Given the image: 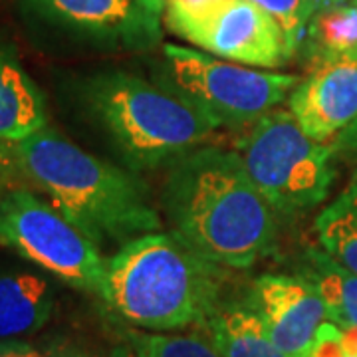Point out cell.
<instances>
[{"label":"cell","mask_w":357,"mask_h":357,"mask_svg":"<svg viewBox=\"0 0 357 357\" xmlns=\"http://www.w3.org/2000/svg\"><path fill=\"white\" fill-rule=\"evenodd\" d=\"M163 208L173 232L218 266L250 268L274 248L276 208L236 151L203 145L175 159Z\"/></svg>","instance_id":"cell-1"},{"label":"cell","mask_w":357,"mask_h":357,"mask_svg":"<svg viewBox=\"0 0 357 357\" xmlns=\"http://www.w3.org/2000/svg\"><path fill=\"white\" fill-rule=\"evenodd\" d=\"M18 173L50 197L102 248L161 230V218L135 171L84 151L50 126L14 143Z\"/></svg>","instance_id":"cell-2"},{"label":"cell","mask_w":357,"mask_h":357,"mask_svg":"<svg viewBox=\"0 0 357 357\" xmlns=\"http://www.w3.org/2000/svg\"><path fill=\"white\" fill-rule=\"evenodd\" d=\"M225 270L175 232H149L105 262L98 296L115 316L151 332L201 326L222 304Z\"/></svg>","instance_id":"cell-3"},{"label":"cell","mask_w":357,"mask_h":357,"mask_svg":"<svg viewBox=\"0 0 357 357\" xmlns=\"http://www.w3.org/2000/svg\"><path fill=\"white\" fill-rule=\"evenodd\" d=\"M84 103L129 171H151L203 147L217 128L175 88L128 72H105L84 84Z\"/></svg>","instance_id":"cell-4"},{"label":"cell","mask_w":357,"mask_h":357,"mask_svg":"<svg viewBox=\"0 0 357 357\" xmlns=\"http://www.w3.org/2000/svg\"><path fill=\"white\" fill-rule=\"evenodd\" d=\"M234 151L258 191L280 213L324 203L335 178L332 143L310 137L284 107L252 123Z\"/></svg>","instance_id":"cell-5"},{"label":"cell","mask_w":357,"mask_h":357,"mask_svg":"<svg viewBox=\"0 0 357 357\" xmlns=\"http://www.w3.org/2000/svg\"><path fill=\"white\" fill-rule=\"evenodd\" d=\"M163 52L173 88L217 129L250 128L302 82L292 74L236 64L177 44H167Z\"/></svg>","instance_id":"cell-6"},{"label":"cell","mask_w":357,"mask_h":357,"mask_svg":"<svg viewBox=\"0 0 357 357\" xmlns=\"http://www.w3.org/2000/svg\"><path fill=\"white\" fill-rule=\"evenodd\" d=\"M0 244L72 288L100 292L107 262L100 246L24 187L0 191Z\"/></svg>","instance_id":"cell-7"},{"label":"cell","mask_w":357,"mask_h":357,"mask_svg":"<svg viewBox=\"0 0 357 357\" xmlns=\"http://www.w3.org/2000/svg\"><path fill=\"white\" fill-rule=\"evenodd\" d=\"M167 26L206 54L250 68H282L294 56L282 26L252 0H222L203 14L167 20Z\"/></svg>","instance_id":"cell-8"},{"label":"cell","mask_w":357,"mask_h":357,"mask_svg":"<svg viewBox=\"0 0 357 357\" xmlns=\"http://www.w3.org/2000/svg\"><path fill=\"white\" fill-rule=\"evenodd\" d=\"M246 302L286 357L310 356L319 328L328 321L318 288L302 274H264L255 280Z\"/></svg>","instance_id":"cell-9"},{"label":"cell","mask_w":357,"mask_h":357,"mask_svg":"<svg viewBox=\"0 0 357 357\" xmlns=\"http://www.w3.org/2000/svg\"><path fill=\"white\" fill-rule=\"evenodd\" d=\"M26 13L84 38L149 44L159 38V16L137 0H20Z\"/></svg>","instance_id":"cell-10"},{"label":"cell","mask_w":357,"mask_h":357,"mask_svg":"<svg viewBox=\"0 0 357 357\" xmlns=\"http://www.w3.org/2000/svg\"><path fill=\"white\" fill-rule=\"evenodd\" d=\"M288 109L314 139L330 143L357 117V64L318 66L288 96Z\"/></svg>","instance_id":"cell-11"},{"label":"cell","mask_w":357,"mask_h":357,"mask_svg":"<svg viewBox=\"0 0 357 357\" xmlns=\"http://www.w3.org/2000/svg\"><path fill=\"white\" fill-rule=\"evenodd\" d=\"M56 288L36 272H0V340L40 332L54 314Z\"/></svg>","instance_id":"cell-12"},{"label":"cell","mask_w":357,"mask_h":357,"mask_svg":"<svg viewBox=\"0 0 357 357\" xmlns=\"http://www.w3.org/2000/svg\"><path fill=\"white\" fill-rule=\"evenodd\" d=\"M46 126L42 91L13 52L0 46V139L14 145Z\"/></svg>","instance_id":"cell-13"},{"label":"cell","mask_w":357,"mask_h":357,"mask_svg":"<svg viewBox=\"0 0 357 357\" xmlns=\"http://www.w3.org/2000/svg\"><path fill=\"white\" fill-rule=\"evenodd\" d=\"M312 62V70L330 62L357 64V4H326L307 22L300 44Z\"/></svg>","instance_id":"cell-14"},{"label":"cell","mask_w":357,"mask_h":357,"mask_svg":"<svg viewBox=\"0 0 357 357\" xmlns=\"http://www.w3.org/2000/svg\"><path fill=\"white\" fill-rule=\"evenodd\" d=\"M206 326L220 357H286L270 340L262 319L248 302H222Z\"/></svg>","instance_id":"cell-15"},{"label":"cell","mask_w":357,"mask_h":357,"mask_svg":"<svg viewBox=\"0 0 357 357\" xmlns=\"http://www.w3.org/2000/svg\"><path fill=\"white\" fill-rule=\"evenodd\" d=\"M302 276L318 288L324 300L328 321L337 328L357 326V274L337 262L321 246L310 248L304 260Z\"/></svg>","instance_id":"cell-16"},{"label":"cell","mask_w":357,"mask_h":357,"mask_svg":"<svg viewBox=\"0 0 357 357\" xmlns=\"http://www.w3.org/2000/svg\"><path fill=\"white\" fill-rule=\"evenodd\" d=\"M319 246L357 274V169L349 183L316 217Z\"/></svg>","instance_id":"cell-17"},{"label":"cell","mask_w":357,"mask_h":357,"mask_svg":"<svg viewBox=\"0 0 357 357\" xmlns=\"http://www.w3.org/2000/svg\"><path fill=\"white\" fill-rule=\"evenodd\" d=\"M129 344L137 357H220L203 333L129 332Z\"/></svg>","instance_id":"cell-18"},{"label":"cell","mask_w":357,"mask_h":357,"mask_svg":"<svg viewBox=\"0 0 357 357\" xmlns=\"http://www.w3.org/2000/svg\"><path fill=\"white\" fill-rule=\"evenodd\" d=\"M252 2L282 26L294 54L304 40L307 22L312 20V16L321 6H326L324 0H252Z\"/></svg>","instance_id":"cell-19"},{"label":"cell","mask_w":357,"mask_h":357,"mask_svg":"<svg viewBox=\"0 0 357 357\" xmlns=\"http://www.w3.org/2000/svg\"><path fill=\"white\" fill-rule=\"evenodd\" d=\"M307 357H347L344 344H342V330L332 321H326L319 328L316 342L312 345V351Z\"/></svg>","instance_id":"cell-20"},{"label":"cell","mask_w":357,"mask_h":357,"mask_svg":"<svg viewBox=\"0 0 357 357\" xmlns=\"http://www.w3.org/2000/svg\"><path fill=\"white\" fill-rule=\"evenodd\" d=\"M66 354L22 340H0V357H66Z\"/></svg>","instance_id":"cell-21"},{"label":"cell","mask_w":357,"mask_h":357,"mask_svg":"<svg viewBox=\"0 0 357 357\" xmlns=\"http://www.w3.org/2000/svg\"><path fill=\"white\" fill-rule=\"evenodd\" d=\"M218 2H222V0H165L167 20L203 14L211 10L213 6H217Z\"/></svg>","instance_id":"cell-22"},{"label":"cell","mask_w":357,"mask_h":357,"mask_svg":"<svg viewBox=\"0 0 357 357\" xmlns=\"http://www.w3.org/2000/svg\"><path fill=\"white\" fill-rule=\"evenodd\" d=\"M330 143L335 151V157H344L345 161L357 165V117Z\"/></svg>","instance_id":"cell-23"},{"label":"cell","mask_w":357,"mask_h":357,"mask_svg":"<svg viewBox=\"0 0 357 357\" xmlns=\"http://www.w3.org/2000/svg\"><path fill=\"white\" fill-rule=\"evenodd\" d=\"M18 171L16 157H14V145L0 139V191L8 189L6 183Z\"/></svg>","instance_id":"cell-24"},{"label":"cell","mask_w":357,"mask_h":357,"mask_svg":"<svg viewBox=\"0 0 357 357\" xmlns=\"http://www.w3.org/2000/svg\"><path fill=\"white\" fill-rule=\"evenodd\" d=\"M66 357H137L133 345H115L103 351H68Z\"/></svg>","instance_id":"cell-25"},{"label":"cell","mask_w":357,"mask_h":357,"mask_svg":"<svg viewBox=\"0 0 357 357\" xmlns=\"http://www.w3.org/2000/svg\"><path fill=\"white\" fill-rule=\"evenodd\" d=\"M342 344H344V349L347 356L357 357V326L356 328H345V330H342Z\"/></svg>","instance_id":"cell-26"},{"label":"cell","mask_w":357,"mask_h":357,"mask_svg":"<svg viewBox=\"0 0 357 357\" xmlns=\"http://www.w3.org/2000/svg\"><path fill=\"white\" fill-rule=\"evenodd\" d=\"M137 2L155 16H161V10L165 8V0H137Z\"/></svg>","instance_id":"cell-27"},{"label":"cell","mask_w":357,"mask_h":357,"mask_svg":"<svg viewBox=\"0 0 357 357\" xmlns=\"http://www.w3.org/2000/svg\"><path fill=\"white\" fill-rule=\"evenodd\" d=\"M340 2H351V0H324V4H340Z\"/></svg>","instance_id":"cell-28"},{"label":"cell","mask_w":357,"mask_h":357,"mask_svg":"<svg viewBox=\"0 0 357 357\" xmlns=\"http://www.w3.org/2000/svg\"><path fill=\"white\" fill-rule=\"evenodd\" d=\"M351 2H354V4H357V0H351Z\"/></svg>","instance_id":"cell-29"},{"label":"cell","mask_w":357,"mask_h":357,"mask_svg":"<svg viewBox=\"0 0 357 357\" xmlns=\"http://www.w3.org/2000/svg\"><path fill=\"white\" fill-rule=\"evenodd\" d=\"M347 357H349V356H347Z\"/></svg>","instance_id":"cell-30"}]
</instances>
